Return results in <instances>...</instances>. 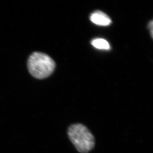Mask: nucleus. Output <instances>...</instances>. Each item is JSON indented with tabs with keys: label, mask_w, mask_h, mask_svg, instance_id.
Segmentation results:
<instances>
[{
	"label": "nucleus",
	"mask_w": 153,
	"mask_h": 153,
	"mask_svg": "<svg viewBox=\"0 0 153 153\" xmlns=\"http://www.w3.org/2000/svg\"><path fill=\"white\" fill-rule=\"evenodd\" d=\"M69 139L78 152L87 153L95 146V138L91 131L83 124L76 123L68 127Z\"/></svg>",
	"instance_id": "nucleus-1"
},
{
	"label": "nucleus",
	"mask_w": 153,
	"mask_h": 153,
	"mask_svg": "<svg viewBox=\"0 0 153 153\" xmlns=\"http://www.w3.org/2000/svg\"><path fill=\"white\" fill-rule=\"evenodd\" d=\"M30 74L37 79H44L49 76L56 67L53 59L48 55L41 52H34L27 62Z\"/></svg>",
	"instance_id": "nucleus-2"
},
{
	"label": "nucleus",
	"mask_w": 153,
	"mask_h": 153,
	"mask_svg": "<svg viewBox=\"0 0 153 153\" xmlns=\"http://www.w3.org/2000/svg\"><path fill=\"white\" fill-rule=\"evenodd\" d=\"M90 19L93 23L99 26H108L111 22V19L108 15L99 10L93 13Z\"/></svg>",
	"instance_id": "nucleus-3"
},
{
	"label": "nucleus",
	"mask_w": 153,
	"mask_h": 153,
	"mask_svg": "<svg viewBox=\"0 0 153 153\" xmlns=\"http://www.w3.org/2000/svg\"><path fill=\"white\" fill-rule=\"evenodd\" d=\"M91 44L98 49L106 50L110 49V44L105 39L102 38H97L93 39L91 41Z\"/></svg>",
	"instance_id": "nucleus-4"
},
{
	"label": "nucleus",
	"mask_w": 153,
	"mask_h": 153,
	"mask_svg": "<svg viewBox=\"0 0 153 153\" xmlns=\"http://www.w3.org/2000/svg\"><path fill=\"white\" fill-rule=\"evenodd\" d=\"M149 29L151 30V36H153V21L150 22L149 25Z\"/></svg>",
	"instance_id": "nucleus-5"
}]
</instances>
